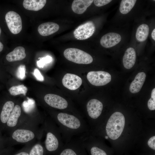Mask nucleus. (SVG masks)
Segmentation results:
<instances>
[{"mask_svg":"<svg viewBox=\"0 0 155 155\" xmlns=\"http://www.w3.org/2000/svg\"><path fill=\"white\" fill-rule=\"evenodd\" d=\"M51 116L59 128L64 144L73 137L88 132L85 119L82 117L64 112L52 114Z\"/></svg>","mask_w":155,"mask_h":155,"instance_id":"nucleus-1","label":"nucleus"},{"mask_svg":"<svg viewBox=\"0 0 155 155\" xmlns=\"http://www.w3.org/2000/svg\"><path fill=\"white\" fill-rule=\"evenodd\" d=\"M43 124L46 135L44 142L46 151L50 153L57 152L64 144L58 127L51 117L44 119Z\"/></svg>","mask_w":155,"mask_h":155,"instance_id":"nucleus-2","label":"nucleus"},{"mask_svg":"<svg viewBox=\"0 0 155 155\" xmlns=\"http://www.w3.org/2000/svg\"><path fill=\"white\" fill-rule=\"evenodd\" d=\"M125 124V118L121 112L114 113L108 119L106 127L107 136L113 140L118 139L121 135Z\"/></svg>","mask_w":155,"mask_h":155,"instance_id":"nucleus-3","label":"nucleus"},{"mask_svg":"<svg viewBox=\"0 0 155 155\" xmlns=\"http://www.w3.org/2000/svg\"><path fill=\"white\" fill-rule=\"evenodd\" d=\"M43 132V129L36 131L34 128L30 127L16 128L12 131L11 138L12 141L16 143H29L35 139L38 135L41 137Z\"/></svg>","mask_w":155,"mask_h":155,"instance_id":"nucleus-4","label":"nucleus"},{"mask_svg":"<svg viewBox=\"0 0 155 155\" xmlns=\"http://www.w3.org/2000/svg\"><path fill=\"white\" fill-rule=\"evenodd\" d=\"M63 55L67 60L76 63L87 64L93 61V58L89 54L77 48H67L64 51Z\"/></svg>","mask_w":155,"mask_h":155,"instance_id":"nucleus-5","label":"nucleus"},{"mask_svg":"<svg viewBox=\"0 0 155 155\" xmlns=\"http://www.w3.org/2000/svg\"><path fill=\"white\" fill-rule=\"evenodd\" d=\"M84 148L79 137L75 136L64 144L59 155H84Z\"/></svg>","mask_w":155,"mask_h":155,"instance_id":"nucleus-6","label":"nucleus"},{"mask_svg":"<svg viewBox=\"0 0 155 155\" xmlns=\"http://www.w3.org/2000/svg\"><path fill=\"white\" fill-rule=\"evenodd\" d=\"M87 78L92 85L96 86H102L110 82L111 77L108 73L105 71H92L88 73Z\"/></svg>","mask_w":155,"mask_h":155,"instance_id":"nucleus-7","label":"nucleus"},{"mask_svg":"<svg viewBox=\"0 0 155 155\" xmlns=\"http://www.w3.org/2000/svg\"><path fill=\"white\" fill-rule=\"evenodd\" d=\"M5 19L7 26L11 32L13 34L19 33L22 28L21 18L17 13L9 11L5 14Z\"/></svg>","mask_w":155,"mask_h":155,"instance_id":"nucleus-8","label":"nucleus"},{"mask_svg":"<svg viewBox=\"0 0 155 155\" xmlns=\"http://www.w3.org/2000/svg\"><path fill=\"white\" fill-rule=\"evenodd\" d=\"M95 30L94 23L91 21L87 22L77 27L74 30L73 34L78 40H84L91 37Z\"/></svg>","mask_w":155,"mask_h":155,"instance_id":"nucleus-9","label":"nucleus"},{"mask_svg":"<svg viewBox=\"0 0 155 155\" xmlns=\"http://www.w3.org/2000/svg\"><path fill=\"white\" fill-rule=\"evenodd\" d=\"M87 117L89 120H96L100 116L103 108L102 103L96 99L88 101L86 104Z\"/></svg>","mask_w":155,"mask_h":155,"instance_id":"nucleus-10","label":"nucleus"},{"mask_svg":"<svg viewBox=\"0 0 155 155\" xmlns=\"http://www.w3.org/2000/svg\"><path fill=\"white\" fill-rule=\"evenodd\" d=\"M44 100L49 106L57 109L66 110L69 107V102L67 100L57 95L47 94L44 96Z\"/></svg>","mask_w":155,"mask_h":155,"instance_id":"nucleus-11","label":"nucleus"},{"mask_svg":"<svg viewBox=\"0 0 155 155\" xmlns=\"http://www.w3.org/2000/svg\"><path fill=\"white\" fill-rule=\"evenodd\" d=\"M63 86L71 90H75L81 86L82 83V78L78 76L70 73L65 74L62 80Z\"/></svg>","mask_w":155,"mask_h":155,"instance_id":"nucleus-12","label":"nucleus"},{"mask_svg":"<svg viewBox=\"0 0 155 155\" xmlns=\"http://www.w3.org/2000/svg\"><path fill=\"white\" fill-rule=\"evenodd\" d=\"M121 40V36L119 34L115 32H109L105 34L101 37L100 43L103 47L109 48L118 44Z\"/></svg>","mask_w":155,"mask_h":155,"instance_id":"nucleus-13","label":"nucleus"},{"mask_svg":"<svg viewBox=\"0 0 155 155\" xmlns=\"http://www.w3.org/2000/svg\"><path fill=\"white\" fill-rule=\"evenodd\" d=\"M22 113V109L18 105H16L11 113L6 125L12 131L17 127Z\"/></svg>","mask_w":155,"mask_h":155,"instance_id":"nucleus-14","label":"nucleus"},{"mask_svg":"<svg viewBox=\"0 0 155 155\" xmlns=\"http://www.w3.org/2000/svg\"><path fill=\"white\" fill-rule=\"evenodd\" d=\"M59 28L58 24L53 22H47L40 24L38 30L39 34L43 36L52 34L57 31Z\"/></svg>","mask_w":155,"mask_h":155,"instance_id":"nucleus-15","label":"nucleus"},{"mask_svg":"<svg viewBox=\"0 0 155 155\" xmlns=\"http://www.w3.org/2000/svg\"><path fill=\"white\" fill-rule=\"evenodd\" d=\"M136 59L135 50L132 47H129L126 50L123 59L124 67L126 69H129L134 65Z\"/></svg>","mask_w":155,"mask_h":155,"instance_id":"nucleus-16","label":"nucleus"},{"mask_svg":"<svg viewBox=\"0 0 155 155\" xmlns=\"http://www.w3.org/2000/svg\"><path fill=\"white\" fill-rule=\"evenodd\" d=\"M146 75L144 72L139 73L131 83L129 88L130 91L132 93L139 92L145 82Z\"/></svg>","mask_w":155,"mask_h":155,"instance_id":"nucleus-17","label":"nucleus"},{"mask_svg":"<svg viewBox=\"0 0 155 155\" xmlns=\"http://www.w3.org/2000/svg\"><path fill=\"white\" fill-rule=\"evenodd\" d=\"M93 0H74L72 3L71 8L73 11L78 14L84 13L87 8L93 2Z\"/></svg>","mask_w":155,"mask_h":155,"instance_id":"nucleus-18","label":"nucleus"},{"mask_svg":"<svg viewBox=\"0 0 155 155\" xmlns=\"http://www.w3.org/2000/svg\"><path fill=\"white\" fill-rule=\"evenodd\" d=\"M24 48L21 46L15 48L13 51L8 53L6 56V60L10 62L21 60L26 56Z\"/></svg>","mask_w":155,"mask_h":155,"instance_id":"nucleus-19","label":"nucleus"},{"mask_svg":"<svg viewBox=\"0 0 155 155\" xmlns=\"http://www.w3.org/2000/svg\"><path fill=\"white\" fill-rule=\"evenodd\" d=\"M14 106V103L10 100L6 101L3 104L0 114V120L2 123L6 124Z\"/></svg>","mask_w":155,"mask_h":155,"instance_id":"nucleus-20","label":"nucleus"},{"mask_svg":"<svg viewBox=\"0 0 155 155\" xmlns=\"http://www.w3.org/2000/svg\"><path fill=\"white\" fill-rule=\"evenodd\" d=\"M46 2V0H24L23 5L27 10L37 11L43 8Z\"/></svg>","mask_w":155,"mask_h":155,"instance_id":"nucleus-21","label":"nucleus"},{"mask_svg":"<svg viewBox=\"0 0 155 155\" xmlns=\"http://www.w3.org/2000/svg\"><path fill=\"white\" fill-rule=\"evenodd\" d=\"M149 28L146 24H142L139 26L136 30L135 37L137 40L140 42L145 41L148 36Z\"/></svg>","mask_w":155,"mask_h":155,"instance_id":"nucleus-22","label":"nucleus"},{"mask_svg":"<svg viewBox=\"0 0 155 155\" xmlns=\"http://www.w3.org/2000/svg\"><path fill=\"white\" fill-rule=\"evenodd\" d=\"M136 2L135 0H122L119 7L120 12L124 14L128 13L133 8Z\"/></svg>","mask_w":155,"mask_h":155,"instance_id":"nucleus-23","label":"nucleus"},{"mask_svg":"<svg viewBox=\"0 0 155 155\" xmlns=\"http://www.w3.org/2000/svg\"><path fill=\"white\" fill-rule=\"evenodd\" d=\"M27 91V88L23 84L12 86L9 90L10 94L13 96L20 94L26 95Z\"/></svg>","mask_w":155,"mask_h":155,"instance_id":"nucleus-24","label":"nucleus"},{"mask_svg":"<svg viewBox=\"0 0 155 155\" xmlns=\"http://www.w3.org/2000/svg\"><path fill=\"white\" fill-rule=\"evenodd\" d=\"M46 152L44 146L40 143H38L32 146L29 155H45Z\"/></svg>","mask_w":155,"mask_h":155,"instance_id":"nucleus-25","label":"nucleus"},{"mask_svg":"<svg viewBox=\"0 0 155 155\" xmlns=\"http://www.w3.org/2000/svg\"><path fill=\"white\" fill-rule=\"evenodd\" d=\"M26 67L24 65H21L17 69L16 73L18 78L20 80H23L25 77Z\"/></svg>","mask_w":155,"mask_h":155,"instance_id":"nucleus-26","label":"nucleus"},{"mask_svg":"<svg viewBox=\"0 0 155 155\" xmlns=\"http://www.w3.org/2000/svg\"><path fill=\"white\" fill-rule=\"evenodd\" d=\"M148 106L151 110L155 109V88L153 89L152 91L151 98L148 102Z\"/></svg>","mask_w":155,"mask_h":155,"instance_id":"nucleus-27","label":"nucleus"},{"mask_svg":"<svg viewBox=\"0 0 155 155\" xmlns=\"http://www.w3.org/2000/svg\"><path fill=\"white\" fill-rule=\"evenodd\" d=\"M91 155H107L103 150L96 146H92L90 149Z\"/></svg>","mask_w":155,"mask_h":155,"instance_id":"nucleus-28","label":"nucleus"},{"mask_svg":"<svg viewBox=\"0 0 155 155\" xmlns=\"http://www.w3.org/2000/svg\"><path fill=\"white\" fill-rule=\"evenodd\" d=\"M52 58L49 56L42 58L37 61V63L38 66L39 67H43L46 63L50 62Z\"/></svg>","mask_w":155,"mask_h":155,"instance_id":"nucleus-29","label":"nucleus"},{"mask_svg":"<svg viewBox=\"0 0 155 155\" xmlns=\"http://www.w3.org/2000/svg\"><path fill=\"white\" fill-rule=\"evenodd\" d=\"M32 146H28L20 150L12 155H29L31 148Z\"/></svg>","mask_w":155,"mask_h":155,"instance_id":"nucleus-30","label":"nucleus"},{"mask_svg":"<svg viewBox=\"0 0 155 155\" xmlns=\"http://www.w3.org/2000/svg\"><path fill=\"white\" fill-rule=\"evenodd\" d=\"M112 1L111 0H95L94 2L96 6L100 7L108 4Z\"/></svg>","mask_w":155,"mask_h":155,"instance_id":"nucleus-31","label":"nucleus"},{"mask_svg":"<svg viewBox=\"0 0 155 155\" xmlns=\"http://www.w3.org/2000/svg\"><path fill=\"white\" fill-rule=\"evenodd\" d=\"M34 75L38 80L41 82L44 81V77L38 69L35 68L34 69Z\"/></svg>","mask_w":155,"mask_h":155,"instance_id":"nucleus-32","label":"nucleus"},{"mask_svg":"<svg viewBox=\"0 0 155 155\" xmlns=\"http://www.w3.org/2000/svg\"><path fill=\"white\" fill-rule=\"evenodd\" d=\"M155 136L151 137L148 140V144L149 147L155 150Z\"/></svg>","mask_w":155,"mask_h":155,"instance_id":"nucleus-33","label":"nucleus"},{"mask_svg":"<svg viewBox=\"0 0 155 155\" xmlns=\"http://www.w3.org/2000/svg\"><path fill=\"white\" fill-rule=\"evenodd\" d=\"M151 36L154 40H155V29H154L152 31L151 34Z\"/></svg>","mask_w":155,"mask_h":155,"instance_id":"nucleus-34","label":"nucleus"},{"mask_svg":"<svg viewBox=\"0 0 155 155\" xmlns=\"http://www.w3.org/2000/svg\"><path fill=\"white\" fill-rule=\"evenodd\" d=\"M3 45L2 43L0 41V52H1L3 49Z\"/></svg>","mask_w":155,"mask_h":155,"instance_id":"nucleus-35","label":"nucleus"},{"mask_svg":"<svg viewBox=\"0 0 155 155\" xmlns=\"http://www.w3.org/2000/svg\"><path fill=\"white\" fill-rule=\"evenodd\" d=\"M105 138L106 139H107L108 138V137L107 136H105Z\"/></svg>","mask_w":155,"mask_h":155,"instance_id":"nucleus-36","label":"nucleus"},{"mask_svg":"<svg viewBox=\"0 0 155 155\" xmlns=\"http://www.w3.org/2000/svg\"><path fill=\"white\" fill-rule=\"evenodd\" d=\"M1 28L0 27V36L1 34Z\"/></svg>","mask_w":155,"mask_h":155,"instance_id":"nucleus-37","label":"nucleus"}]
</instances>
